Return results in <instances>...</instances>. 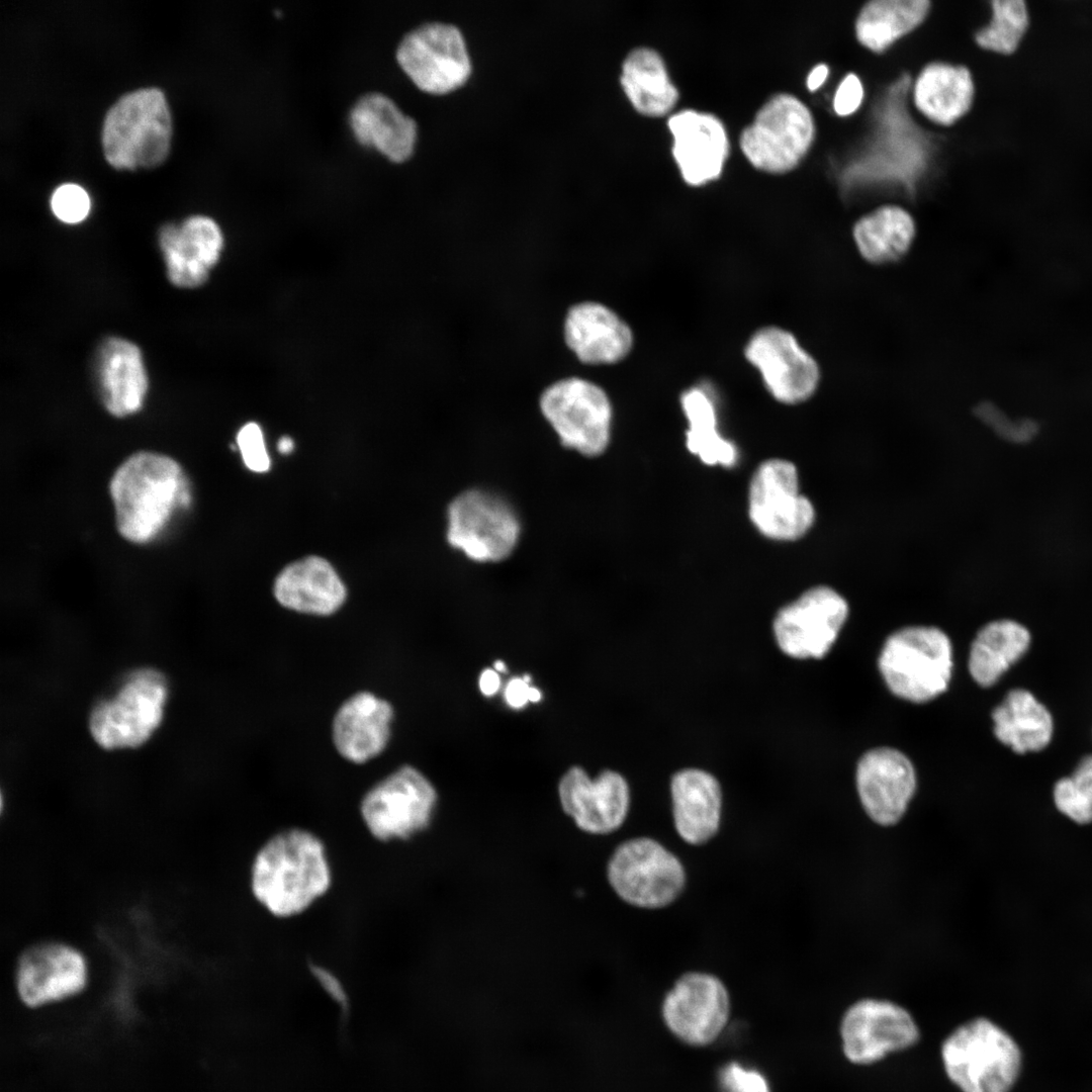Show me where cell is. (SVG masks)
Returning a JSON list of instances; mask_svg holds the SVG:
<instances>
[{
	"label": "cell",
	"mask_w": 1092,
	"mask_h": 1092,
	"mask_svg": "<svg viewBox=\"0 0 1092 1092\" xmlns=\"http://www.w3.org/2000/svg\"><path fill=\"white\" fill-rule=\"evenodd\" d=\"M976 417L1003 440L1013 444H1026L1038 434V424L1030 419L1013 420L990 401L978 403Z\"/></svg>",
	"instance_id": "74e56055"
},
{
	"label": "cell",
	"mask_w": 1092,
	"mask_h": 1092,
	"mask_svg": "<svg viewBox=\"0 0 1092 1092\" xmlns=\"http://www.w3.org/2000/svg\"><path fill=\"white\" fill-rule=\"evenodd\" d=\"M308 969L311 977L324 993L341 1011L347 1012L350 1006V999L348 991L340 977L328 967L317 963H310Z\"/></svg>",
	"instance_id": "b9f144b4"
},
{
	"label": "cell",
	"mask_w": 1092,
	"mask_h": 1092,
	"mask_svg": "<svg viewBox=\"0 0 1092 1092\" xmlns=\"http://www.w3.org/2000/svg\"><path fill=\"white\" fill-rule=\"evenodd\" d=\"M744 355L758 369L770 395L784 404H799L812 397L820 383L817 361L789 331L767 326L755 331Z\"/></svg>",
	"instance_id": "2e32d148"
},
{
	"label": "cell",
	"mask_w": 1092,
	"mask_h": 1092,
	"mask_svg": "<svg viewBox=\"0 0 1092 1092\" xmlns=\"http://www.w3.org/2000/svg\"><path fill=\"white\" fill-rule=\"evenodd\" d=\"M667 124L673 136L672 155L684 180L693 186L716 180L730 147L722 121L711 113L685 109L672 114Z\"/></svg>",
	"instance_id": "7402d4cb"
},
{
	"label": "cell",
	"mask_w": 1092,
	"mask_h": 1092,
	"mask_svg": "<svg viewBox=\"0 0 1092 1092\" xmlns=\"http://www.w3.org/2000/svg\"><path fill=\"white\" fill-rule=\"evenodd\" d=\"M621 84L625 94L641 114L663 116L678 100L660 55L649 48L633 50L622 66Z\"/></svg>",
	"instance_id": "d6a6232c"
},
{
	"label": "cell",
	"mask_w": 1092,
	"mask_h": 1092,
	"mask_svg": "<svg viewBox=\"0 0 1092 1092\" xmlns=\"http://www.w3.org/2000/svg\"><path fill=\"white\" fill-rule=\"evenodd\" d=\"M719 1084L722 1092H770L767 1080L759 1071L744 1068L736 1062L720 1070Z\"/></svg>",
	"instance_id": "60d3db41"
},
{
	"label": "cell",
	"mask_w": 1092,
	"mask_h": 1092,
	"mask_svg": "<svg viewBox=\"0 0 1092 1092\" xmlns=\"http://www.w3.org/2000/svg\"><path fill=\"white\" fill-rule=\"evenodd\" d=\"M849 608L844 597L829 585L806 589L777 613L772 629L780 649L794 658H821L831 648L845 623Z\"/></svg>",
	"instance_id": "5bb4252c"
},
{
	"label": "cell",
	"mask_w": 1092,
	"mask_h": 1092,
	"mask_svg": "<svg viewBox=\"0 0 1092 1092\" xmlns=\"http://www.w3.org/2000/svg\"><path fill=\"white\" fill-rule=\"evenodd\" d=\"M864 91L860 79L853 73H848L840 82L833 100V108L837 115L848 116L854 113L860 106Z\"/></svg>",
	"instance_id": "7bdbcfd3"
},
{
	"label": "cell",
	"mask_w": 1092,
	"mask_h": 1092,
	"mask_svg": "<svg viewBox=\"0 0 1092 1092\" xmlns=\"http://www.w3.org/2000/svg\"><path fill=\"white\" fill-rule=\"evenodd\" d=\"M672 823L688 845L703 846L719 833L722 822V790L716 778L702 769L686 768L671 778Z\"/></svg>",
	"instance_id": "d4e9b609"
},
{
	"label": "cell",
	"mask_w": 1092,
	"mask_h": 1092,
	"mask_svg": "<svg viewBox=\"0 0 1092 1092\" xmlns=\"http://www.w3.org/2000/svg\"><path fill=\"white\" fill-rule=\"evenodd\" d=\"M96 371L108 413L123 418L143 407L149 379L142 351L134 343L117 337L106 339L98 350Z\"/></svg>",
	"instance_id": "484cf974"
},
{
	"label": "cell",
	"mask_w": 1092,
	"mask_h": 1092,
	"mask_svg": "<svg viewBox=\"0 0 1092 1092\" xmlns=\"http://www.w3.org/2000/svg\"><path fill=\"white\" fill-rule=\"evenodd\" d=\"M941 1058L948 1078L963 1092H1009L1021 1068L1015 1040L986 1018L968 1021L949 1034Z\"/></svg>",
	"instance_id": "8992f818"
},
{
	"label": "cell",
	"mask_w": 1092,
	"mask_h": 1092,
	"mask_svg": "<svg viewBox=\"0 0 1092 1092\" xmlns=\"http://www.w3.org/2000/svg\"><path fill=\"white\" fill-rule=\"evenodd\" d=\"M447 541L476 562H496L515 549L520 522L502 496L482 489L457 495L447 511Z\"/></svg>",
	"instance_id": "30bf717a"
},
{
	"label": "cell",
	"mask_w": 1092,
	"mask_h": 1092,
	"mask_svg": "<svg viewBox=\"0 0 1092 1092\" xmlns=\"http://www.w3.org/2000/svg\"><path fill=\"white\" fill-rule=\"evenodd\" d=\"M1030 643L1029 630L1017 621L1000 619L987 623L971 645L969 671L972 677L983 688L993 686L1027 652Z\"/></svg>",
	"instance_id": "1f68e13d"
},
{
	"label": "cell",
	"mask_w": 1092,
	"mask_h": 1092,
	"mask_svg": "<svg viewBox=\"0 0 1092 1092\" xmlns=\"http://www.w3.org/2000/svg\"><path fill=\"white\" fill-rule=\"evenodd\" d=\"M680 404L689 422V451L707 465L733 467L738 460L737 448L719 434L715 404L707 390L701 386L687 389L680 395Z\"/></svg>",
	"instance_id": "e575fe53"
},
{
	"label": "cell",
	"mask_w": 1092,
	"mask_h": 1092,
	"mask_svg": "<svg viewBox=\"0 0 1092 1092\" xmlns=\"http://www.w3.org/2000/svg\"><path fill=\"white\" fill-rule=\"evenodd\" d=\"M731 1010L727 986L714 973H682L665 993L661 1014L670 1032L686 1044L705 1046L725 1028Z\"/></svg>",
	"instance_id": "4fadbf2b"
},
{
	"label": "cell",
	"mask_w": 1092,
	"mask_h": 1092,
	"mask_svg": "<svg viewBox=\"0 0 1092 1092\" xmlns=\"http://www.w3.org/2000/svg\"><path fill=\"white\" fill-rule=\"evenodd\" d=\"M890 691L904 700L923 703L943 693L951 676V644L932 626H911L891 634L879 657Z\"/></svg>",
	"instance_id": "52a82bcc"
},
{
	"label": "cell",
	"mask_w": 1092,
	"mask_h": 1092,
	"mask_svg": "<svg viewBox=\"0 0 1092 1092\" xmlns=\"http://www.w3.org/2000/svg\"><path fill=\"white\" fill-rule=\"evenodd\" d=\"M975 85L963 65L931 62L918 74L913 87L915 107L930 121L949 126L971 109Z\"/></svg>",
	"instance_id": "f1b7e54d"
},
{
	"label": "cell",
	"mask_w": 1092,
	"mask_h": 1092,
	"mask_svg": "<svg viewBox=\"0 0 1092 1092\" xmlns=\"http://www.w3.org/2000/svg\"><path fill=\"white\" fill-rule=\"evenodd\" d=\"M930 8L929 0H871L855 19L856 39L871 52L882 54L917 28Z\"/></svg>",
	"instance_id": "836d02e7"
},
{
	"label": "cell",
	"mask_w": 1092,
	"mask_h": 1092,
	"mask_svg": "<svg viewBox=\"0 0 1092 1092\" xmlns=\"http://www.w3.org/2000/svg\"><path fill=\"white\" fill-rule=\"evenodd\" d=\"M915 788V770L901 751L879 747L860 757L856 789L866 813L877 824L890 826L899 822Z\"/></svg>",
	"instance_id": "ffe728a7"
},
{
	"label": "cell",
	"mask_w": 1092,
	"mask_h": 1092,
	"mask_svg": "<svg viewBox=\"0 0 1092 1092\" xmlns=\"http://www.w3.org/2000/svg\"><path fill=\"white\" fill-rule=\"evenodd\" d=\"M539 404L562 445L588 457L606 450L613 412L602 387L579 377L563 378L542 392Z\"/></svg>",
	"instance_id": "8fae6325"
},
{
	"label": "cell",
	"mask_w": 1092,
	"mask_h": 1092,
	"mask_svg": "<svg viewBox=\"0 0 1092 1092\" xmlns=\"http://www.w3.org/2000/svg\"><path fill=\"white\" fill-rule=\"evenodd\" d=\"M530 677L525 675L524 677H515L511 679L505 690V698L507 703L516 709L524 707L528 702H539L541 700V692L533 687H530Z\"/></svg>",
	"instance_id": "ee69618b"
},
{
	"label": "cell",
	"mask_w": 1092,
	"mask_h": 1092,
	"mask_svg": "<svg viewBox=\"0 0 1092 1092\" xmlns=\"http://www.w3.org/2000/svg\"><path fill=\"white\" fill-rule=\"evenodd\" d=\"M996 738L1017 754L1038 752L1052 741L1054 719L1049 709L1028 690H1010L992 711Z\"/></svg>",
	"instance_id": "f546056e"
},
{
	"label": "cell",
	"mask_w": 1092,
	"mask_h": 1092,
	"mask_svg": "<svg viewBox=\"0 0 1092 1092\" xmlns=\"http://www.w3.org/2000/svg\"><path fill=\"white\" fill-rule=\"evenodd\" d=\"M171 131L164 93L158 88L131 91L105 115L101 133L104 157L116 169L156 167L168 156Z\"/></svg>",
	"instance_id": "277c9868"
},
{
	"label": "cell",
	"mask_w": 1092,
	"mask_h": 1092,
	"mask_svg": "<svg viewBox=\"0 0 1092 1092\" xmlns=\"http://www.w3.org/2000/svg\"><path fill=\"white\" fill-rule=\"evenodd\" d=\"M396 60L423 91L450 92L466 82L471 65L464 38L451 24L426 23L408 32L400 41Z\"/></svg>",
	"instance_id": "9a60e30c"
},
{
	"label": "cell",
	"mask_w": 1092,
	"mask_h": 1092,
	"mask_svg": "<svg viewBox=\"0 0 1092 1092\" xmlns=\"http://www.w3.org/2000/svg\"><path fill=\"white\" fill-rule=\"evenodd\" d=\"M494 668L497 671H505L506 670V665H505V663L503 661L497 660L494 663Z\"/></svg>",
	"instance_id": "c3c4849f"
},
{
	"label": "cell",
	"mask_w": 1092,
	"mask_h": 1092,
	"mask_svg": "<svg viewBox=\"0 0 1092 1092\" xmlns=\"http://www.w3.org/2000/svg\"><path fill=\"white\" fill-rule=\"evenodd\" d=\"M293 440L288 436H283L277 443L278 451L282 454H288L293 450Z\"/></svg>",
	"instance_id": "7dc6e473"
},
{
	"label": "cell",
	"mask_w": 1092,
	"mask_h": 1092,
	"mask_svg": "<svg viewBox=\"0 0 1092 1092\" xmlns=\"http://www.w3.org/2000/svg\"><path fill=\"white\" fill-rule=\"evenodd\" d=\"M357 141L373 147L392 162L408 159L417 140V124L386 95L371 92L360 97L349 116Z\"/></svg>",
	"instance_id": "83f0119b"
},
{
	"label": "cell",
	"mask_w": 1092,
	"mask_h": 1092,
	"mask_svg": "<svg viewBox=\"0 0 1092 1092\" xmlns=\"http://www.w3.org/2000/svg\"><path fill=\"white\" fill-rule=\"evenodd\" d=\"M391 704L372 692L360 691L347 698L332 721V740L347 761L362 764L386 748L393 720Z\"/></svg>",
	"instance_id": "603a6c76"
},
{
	"label": "cell",
	"mask_w": 1092,
	"mask_h": 1092,
	"mask_svg": "<svg viewBox=\"0 0 1092 1092\" xmlns=\"http://www.w3.org/2000/svg\"><path fill=\"white\" fill-rule=\"evenodd\" d=\"M748 515L757 531L775 541H796L811 530L816 510L800 491L793 462L771 458L758 465L749 483Z\"/></svg>",
	"instance_id": "7c38bea8"
},
{
	"label": "cell",
	"mask_w": 1092,
	"mask_h": 1092,
	"mask_svg": "<svg viewBox=\"0 0 1092 1092\" xmlns=\"http://www.w3.org/2000/svg\"><path fill=\"white\" fill-rule=\"evenodd\" d=\"M109 493L118 533L127 541L146 544L157 538L175 513L192 500L189 480L172 457L140 451L114 471Z\"/></svg>",
	"instance_id": "7a4b0ae2"
},
{
	"label": "cell",
	"mask_w": 1092,
	"mask_h": 1092,
	"mask_svg": "<svg viewBox=\"0 0 1092 1092\" xmlns=\"http://www.w3.org/2000/svg\"><path fill=\"white\" fill-rule=\"evenodd\" d=\"M168 684L154 668H139L101 699L88 718L94 742L106 750L144 745L159 729L168 700Z\"/></svg>",
	"instance_id": "5b68a950"
},
{
	"label": "cell",
	"mask_w": 1092,
	"mask_h": 1092,
	"mask_svg": "<svg viewBox=\"0 0 1092 1092\" xmlns=\"http://www.w3.org/2000/svg\"><path fill=\"white\" fill-rule=\"evenodd\" d=\"M916 236L913 216L895 204L882 205L860 216L852 228L858 254L870 264L886 266L902 260Z\"/></svg>",
	"instance_id": "4dcf8cb0"
},
{
	"label": "cell",
	"mask_w": 1092,
	"mask_h": 1092,
	"mask_svg": "<svg viewBox=\"0 0 1092 1092\" xmlns=\"http://www.w3.org/2000/svg\"><path fill=\"white\" fill-rule=\"evenodd\" d=\"M1053 802L1073 823L1092 824V754L1084 755L1069 776L1055 783Z\"/></svg>",
	"instance_id": "8d00e7d4"
},
{
	"label": "cell",
	"mask_w": 1092,
	"mask_h": 1092,
	"mask_svg": "<svg viewBox=\"0 0 1092 1092\" xmlns=\"http://www.w3.org/2000/svg\"><path fill=\"white\" fill-rule=\"evenodd\" d=\"M158 243L169 281L180 288H195L205 283L217 264L223 235L211 217L192 215L180 224H164Z\"/></svg>",
	"instance_id": "44dd1931"
},
{
	"label": "cell",
	"mask_w": 1092,
	"mask_h": 1092,
	"mask_svg": "<svg viewBox=\"0 0 1092 1092\" xmlns=\"http://www.w3.org/2000/svg\"><path fill=\"white\" fill-rule=\"evenodd\" d=\"M606 879L626 905L661 910L685 893L688 872L680 857L660 840L640 835L621 841L606 863Z\"/></svg>",
	"instance_id": "3957f363"
},
{
	"label": "cell",
	"mask_w": 1092,
	"mask_h": 1092,
	"mask_svg": "<svg viewBox=\"0 0 1092 1092\" xmlns=\"http://www.w3.org/2000/svg\"><path fill=\"white\" fill-rule=\"evenodd\" d=\"M563 812L582 832L606 836L625 823L631 806L629 785L623 776L604 770L595 779L578 766L568 769L558 785Z\"/></svg>",
	"instance_id": "ac0fdd59"
},
{
	"label": "cell",
	"mask_w": 1092,
	"mask_h": 1092,
	"mask_svg": "<svg viewBox=\"0 0 1092 1092\" xmlns=\"http://www.w3.org/2000/svg\"><path fill=\"white\" fill-rule=\"evenodd\" d=\"M499 676L493 669L486 668L479 677V689L484 696L490 697L499 689Z\"/></svg>",
	"instance_id": "f6af8a7d"
},
{
	"label": "cell",
	"mask_w": 1092,
	"mask_h": 1092,
	"mask_svg": "<svg viewBox=\"0 0 1092 1092\" xmlns=\"http://www.w3.org/2000/svg\"><path fill=\"white\" fill-rule=\"evenodd\" d=\"M563 335L576 358L589 365L622 361L634 342L627 323L610 307L596 301H581L567 310Z\"/></svg>",
	"instance_id": "cb8c5ba5"
},
{
	"label": "cell",
	"mask_w": 1092,
	"mask_h": 1092,
	"mask_svg": "<svg viewBox=\"0 0 1092 1092\" xmlns=\"http://www.w3.org/2000/svg\"><path fill=\"white\" fill-rule=\"evenodd\" d=\"M992 18L975 33L976 43L987 51L1010 55L1016 51L1028 26V11L1022 0H993Z\"/></svg>",
	"instance_id": "d590c367"
},
{
	"label": "cell",
	"mask_w": 1092,
	"mask_h": 1092,
	"mask_svg": "<svg viewBox=\"0 0 1092 1092\" xmlns=\"http://www.w3.org/2000/svg\"><path fill=\"white\" fill-rule=\"evenodd\" d=\"M829 69L827 65L820 64L815 66L808 75L807 87L810 91H815L821 87V85L827 79Z\"/></svg>",
	"instance_id": "bcb514c9"
},
{
	"label": "cell",
	"mask_w": 1092,
	"mask_h": 1092,
	"mask_svg": "<svg viewBox=\"0 0 1092 1092\" xmlns=\"http://www.w3.org/2000/svg\"><path fill=\"white\" fill-rule=\"evenodd\" d=\"M841 1038L845 1057L864 1065L913 1045L919 1030L903 1007L890 1001L862 999L844 1013Z\"/></svg>",
	"instance_id": "d6986e66"
},
{
	"label": "cell",
	"mask_w": 1092,
	"mask_h": 1092,
	"mask_svg": "<svg viewBox=\"0 0 1092 1092\" xmlns=\"http://www.w3.org/2000/svg\"><path fill=\"white\" fill-rule=\"evenodd\" d=\"M237 444L245 465L252 471L265 472L270 467V458L265 448L260 426L250 422L238 433Z\"/></svg>",
	"instance_id": "ab89813d"
},
{
	"label": "cell",
	"mask_w": 1092,
	"mask_h": 1092,
	"mask_svg": "<svg viewBox=\"0 0 1092 1092\" xmlns=\"http://www.w3.org/2000/svg\"><path fill=\"white\" fill-rule=\"evenodd\" d=\"M438 794L417 768L403 765L372 785L359 802L367 834L379 843L408 841L433 820Z\"/></svg>",
	"instance_id": "ba28073f"
},
{
	"label": "cell",
	"mask_w": 1092,
	"mask_h": 1092,
	"mask_svg": "<svg viewBox=\"0 0 1092 1092\" xmlns=\"http://www.w3.org/2000/svg\"><path fill=\"white\" fill-rule=\"evenodd\" d=\"M15 991L29 1009L59 1003L81 994L89 981L85 957L60 941H41L26 947L15 968Z\"/></svg>",
	"instance_id": "e0dca14e"
},
{
	"label": "cell",
	"mask_w": 1092,
	"mask_h": 1092,
	"mask_svg": "<svg viewBox=\"0 0 1092 1092\" xmlns=\"http://www.w3.org/2000/svg\"><path fill=\"white\" fill-rule=\"evenodd\" d=\"M277 602L292 611L329 616L347 597L346 587L333 566L324 558L309 556L285 567L274 583Z\"/></svg>",
	"instance_id": "4316f807"
},
{
	"label": "cell",
	"mask_w": 1092,
	"mask_h": 1092,
	"mask_svg": "<svg viewBox=\"0 0 1092 1092\" xmlns=\"http://www.w3.org/2000/svg\"><path fill=\"white\" fill-rule=\"evenodd\" d=\"M51 207L57 218L77 223L89 214L91 202L86 190L73 183L60 185L51 197Z\"/></svg>",
	"instance_id": "f35d334b"
},
{
	"label": "cell",
	"mask_w": 1092,
	"mask_h": 1092,
	"mask_svg": "<svg viewBox=\"0 0 1092 1092\" xmlns=\"http://www.w3.org/2000/svg\"><path fill=\"white\" fill-rule=\"evenodd\" d=\"M334 882L326 841L303 826H287L269 834L255 849L248 871L252 899L278 920L307 913L330 894Z\"/></svg>",
	"instance_id": "6da1fadb"
},
{
	"label": "cell",
	"mask_w": 1092,
	"mask_h": 1092,
	"mask_svg": "<svg viewBox=\"0 0 1092 1092\" xmlns=\"http://www.w3.org/2000/svg\"><path fill=\"white\" fill-rule=\"evenodd\" d=\"M816 135L810 109L792 94L769 98L741 132L740 148L756 169L783 174L795 169Z\"/></svg>",
	"instance_id": "9c48e42d"
}]
</instances>
